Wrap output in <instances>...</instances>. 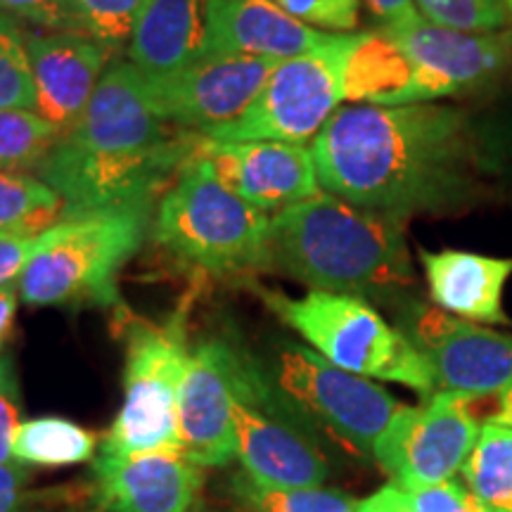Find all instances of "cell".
<instances>
[{
  "label": "cell",
  "instance_id": "obj_4",
  "mask_svg": "<svg viewBox=\"0 0 512 512\" xmlns=\"http://www.w3.org/2000/svg\"><path fill=\"white\" fill-rule=\"evenodd\" d=\"M271 221L230 192L209 159L195 152L157 204L152 240L204 275L252 278L271 273Z\"/></svg>",
  "mask_w": 512,
  "mask_h": 512
},
{
  "label": "cell",
  "instance_id": "obj_22",
  "mask_svg": "<svg viewBox=\"0 0 512 512\" xmlns=\"http://www.w3.org/2000/svg\"><path fill=\"white\" fill-rule=\"evenodd\" d=\"M98 451V437L67 418L43 415L19 427L12 456L22 465L69 467L88 463Z\"/></svg>",
  "mask_w": 512,
  "mask_h": 512
},
{
  "label": "cell",
  "instance_id": "obj_26",
  "mask_svg": "<svg viewBox=\"0 0 512 512\" xmlns=\"http://www.w3.org/2000/svg\"><path fill=\"white\" fill-rule=\"evenodd\" d=\"M230 491L249 512H356L358 505V501L337 489H283L256 482L245 472L233 479Z\"/></svg>",
  "mask_w": 512,
  "mask_h": 512
},
{
  "label": "cell",
  "instance_id": "obj_29",
  "mask_svg": "<svg viewBox=\"0 0 512 512\" xmlns=\"http://www.w3.org/2000/svg\"><path fill=\"white\" fill-rule=\"evenodd\" d=\"M147 0H74L79 34L100 41L110 50L124 46Z\"/></svg>",
  "mask_w": 512,
  "mask_h": 512
},
{
  "label": "cell",
  "instance_id": "obj_34",
  "mask_svg": "<svg viewBox=\"0 0 512 512\" xmlns=\"http://www.w3.org/2000/svg\"><path fill=\"white\" fill-rule=\"evenodd\" d=\"M22 406H19V380L15 358L0 354V463H15L12 446L22 427Z\"/></svg>",
  "mask_w": 512,
  "mask_h": 512
},
{
  "label": "cell",
  "instance_id": "obj_5",
  "mask_svg": "<svg viewBox=\"0 0 512 512\" xmlns=\"http://www.w3.org/2000/svg\"><path fill=\"white\" fill-rule=\"evenodd\" d=\"M152 228V202L62 216L19 278L27 306H119V273Z\"/></svg>",
  "mask_w": 512,
  "mask_h": 512
},
{
  "label": "cell",
  "instance_id": "obj_8",
  "mask_svg": "<svg viewBox=\"0 0 512 512\" xmlns=\"http://www.w3.org/2000/svg\"><path fill=\"white\" fill-rule=\"evenodd\" d=\"M361 34H335L311 53L278 62L259 98L238 121L216 131V143L278 140L313 143L344 102H354V55Z\"/></svg>",
  "mask_w": 512,
  "mask_h": 512
},
{
  "label": "cell",
  "instance_id": "obj_37",
  "mask_svg": "<svg viewBox=\"0 0 512 512\" xmlns=\"http://www.w3.org/2000/svg\"><path fill=\"white\" fill-rule=\"evenodd\" d=\"M356 512H408V496L399 484H384L373 496L358 501Z\"/></svg>",
  "mask_w": 512,
  "mask_h": 512
},
{
  "label": "cell",
  "instance_id": "obj_21",
  "mask_svg": "<svg viewBox=\"0 0 512 512\" xmlns=\"http://www.w3.org/2000/svg\"><path fill=\"white\" fill-rule=\"evenodd\" d=\"M202 48L204 0H147L128 38V62L145 76H169L200 60Z\"/></svg>",
  "mask_w": 512,
  "mask_h": 512
},
{
  "label": "cell",
  "instance_id": "obj_3",
  "mask_svg": "<svg viewBox=\"0 0 512 512\" xmlns=\"http://www.w3.org/2000/svg\"><path fill=\"white\" fill-rule=\"evenodd\" d=\"M271 259V273H283L309 290L394 309L415 299L418 287L406 221L325 190L273 216Z\"/></svg>",
  "mask_w": 512,
  "mask_h": 512
},
{
  "label": "cell",
  "instance_id": "obj_25",
  "mask_svg": "<svg viewBox=\"0 0 512 512\" xmlns=\"http://www.w3.org/2000/svg\"><path fill=\"white\" fill-rule=\"evenodd\" d=\"M60 138L34 110H0V174L38 171Z\"/></svg>",
  "mask_w": 512,
  "mask_h": 512
},
{
  "label": "cell",
  "instance_id": "obj_11",
  "mask_svg": "<svg viewBox=\"0 0 512 512\" xmlns=\"http://www.w3.org/2000/svg\"><path fill=\"white\" fill-rule=\"evenodd\" d=\"M377 31L392 41L406 62L408 83L399 105L491 91L512 69L510 31L472 34L439 27L422 15Z\"/></svg>",
  "mask_w": 512,
  "mask_h": 512
},
{
  "label": "cell",
  "instance_id": "obj_13",
  "mask_svg": "<svg viewBox=\"0 0 512 512\" xmlns=\"http://www.w3.org/2000/svg\"><path fill=\"white\" fill-rule=\"evenodd\" d=\"M399 328L430 363L437 392L467 399L501 394L512 382V335L456 318L439 306L411 299Z\"/></svg>",
  "mask_w": 512,
  "mask_h": 512
},
{
  "label": "cell",
  "instance_id": "obj_14",
  "mask_svg": "<svg viewBox=\"0 0 512 512\" xmlns=\"http://www.w3.org/2000/svg\"><path fill=\"white\" fill-rule=\"evenodd\" d=\"M275 67L278 60L266 57H200L176 74L147 76V83L164 119L209 138L252 107Z\"/></svg>",
  "mask_w": 512,
  "mask_h": 512
},
{
  "label": "cell",
  "instance_id": "obj_19",
  "mask_svg": "<svg viewBox=\"0 0 512 512\" xmlns=\"http://www.w3.org/2000/svg\"><path fill=\"white\" fill-rule=\"evenodd\" d=\"M325 34L287 15L273 0H204L202 57H266L290 60L330 41Z\"/></svg>",
  "mask_w": 512,
  "mask_h": 512
},
{
  "label": "cell",
  "instance_id": "obj_31",
  "mask_svg": "<svg viewBox=\"0 0 512 512\" xmlns=\"http://www.w3.org/2000/svg\"><path fill=\"white\" fill-rule=\"evenodd\" d=\"M408 496V512H491L465 484L448 482L403 489Z\"/></svg>",
  "mask_w": 512,
  "mask_h": 512
},
{
  "label": "cell",
  "instance_id": "obj_28",
  "mask_svg": "<svg viewBox=\"0 0 512 512\" xmlns=\"http://www.w3.org/2000/svg\"><path fill=\"white\" fill-rule=\"evenodd\" d=\"M415 8L427 22L472 34H498L510 22L505 0H415Z\"/></svg>",
  "mask_w": 512,
  "mask_h": 512
},
{
  "label": "cell",
  "instance_id": "obj_27",
  "mask_svg": "<svg viewBox=\"0 0 512 512\" xmlns=\"http://www.w3.org/2000/svg\"><path fill=\"white\" fill-rule=\"evenodd\" d=\"M0 110L36 112L29 34L15 17L5 12H0Z\"/></svg>",
  "mask_w": 512,
  "mask_h": 512
},
{
  "label": "cell",
  "instance_id": "obj_2",
  "mask_svg": "<svg viewBox=\"0 0 512 512\" xmlns=\"http://www.w3.org/2000/svg\"><path fill=\"white\" fill-rule=\"evenodd\" d=\"M200 140L164 119L147 76L119 60L107 67L86 112L36 176L62 197V216L152 202L195 157Z\"/></svg>",
  "mask_w": 512,
  "mask_h": 512
},
{
  "label": "cell",
  "instance_id": "obj_10",
  "mask_svg": "<svg viewBox=\"0 0 512 512\" xmlns=\"http://www.w3.org/2000/svg\"><path fill=\"white\" fill-rule=\"evenodd\" d=\"M235 448L242 470L256 482L283 489L323 486L330 463L318 439L273 392L259 358L238 347L233 380Z\"/></svg>",
  "mask_w": 512,
  "mask_h": 512
},
{
  "label": "cell",
  "instance_id": "obj_1",
  "mask_svg": "<svg viewBox=\"0 0 512 512\" xmlns=\"http://www.w3.org/2000/svg\"><path fill=\"white\" fill-rule=\"evenodd\" d=\"M311 152L320 190L401 221L460 216L501 195L479 121L444 102H351Z\"/></svg>",
  "mask_w": 512,
  "mask_h": 512
},
{
  "label": "cell",
  "instance_id": "obj_24",
  "mask_svg": "<svg viewBox=\"0 0 512 512\" xmlns=\"http://www.w3.org/2000/svg\"><path fill=\"white\" fill-rule=\"evenodd\" d=\"M62 214V197L38 176L0 174V235L43 233Z\"/></svg>",
  "mask_w": 512,
  "mask_h": 512
},
{
  "label": "cell",
  "instance_id": "obj_16",
  "mask_svg": "<svg viewBox=\"0 0 512 512\" xmlns=\"http://www.w3.org/2000/svg\"><path fill=\"white\" fill-rule=\"evenodd\" d=\"M197 155L209 159L230 192L268 216L311 200L320 192L316 159L306 145L278 140L216 143L202 136Z\"/></svg>",
  "mask_w": 512,
  "mask_h": 512
},
{
  "label": "cell",
  "instance_id": "obj_9",
  "mask_svg": "<svg viewBox=\"0 0 512 512\" xmlns=\"http://www.w3.org/2000/svg\"><path fill=\"white\" fill-rule=\"evenodd\" d=\"M183 318L176 313L166 325H155L124 316V401L102 441V453L131 456L181 448L176 403L190 356Z\"/></svg>",
  "mask_w": 512,
  "mask_h": 512
},
{
  "label": "cell",
  "instance_id": "obj_36",
  "mask_svg": "<svg viewBox=\"0 0 512 512\" xmlns=\"http://www.w3.org/2000/svg\"><path fill=\"white\" fill-rule=\"evenodd\" d=\"M0 512H41L27 491V470L17 460L0 463Z\"/></svg>",
  "mask_w": 512,
  "mask_h": 512
},
{
  "label": "cell",
  "instance_id": "obj_41",
  "mask_svg": "<svg viewBox=\"0 0 512 512\" xmlns=\"http://www.w3.org/2000/svg\"><path fill=\"white\" fill-rule=\"evenodd\" d=\"M505 8H508V17H510V22H512V0H505Z\"/></svg>",
  "mask_w": 512,
  "mask_h": 512
},
{
  "label": "cell",
  "instance_id": "obj_38",
  "mask_svg": "<svg viewBox=\"0 0 512 512\" xmlns=\"http://www.w3.org/2000/svg\"><path fill=\"white\" fill-rule=\"evenodd\" d=\"M370 15H373L380 27H389V24L406 22L415 15H420L415 8V0H363Z\"/></svg>",
  "mask_w": 512,
  "mask_h": 512
},
{
  "label": "cell",
  "instance_id": "obj_15",
  "mask_svg": "<svg viewBox=\"0 0 512 512\" xmlns=\"http://www.w3.org/2000/svg\"><path fill=\"white\" fill-rule=\"evenodd\" d=\"M238 344L204 339L190 349L178 387L176 422L181 451L197 467H221L238 456L233 425V380Z\"/></svg>",
  "mask_w": 512,
  "mask_h": 512
},
{
  "label": "cell",
  "instance_id": "obj_30",
  "mask_svg": "<svg viewBox=\"0 0 512 512\" xmlns=\"http://www.w3.org/2000/svg\"><path fill=\"white\" fill-rule=\"evenodd\" d=\"M287 15L325 34H351L358 27L361 0H273Z\"/></svg>",
  "mask_w": 512,
  "mask_h": 512
},
{
  "label": "cell",
  "instance_id": "obj_7",
  "mask_svg": "<svg viewBox=\"0 0 512 512\" xmlns=\"http://www.w3.org/2000/svg\"><path fill=\"white\" fill-rule=\"evenodd\" d=\"M273 392L316 439L373 458L377 439L403 406L368 377L332 366L311 347L280 339L259 358Z\"/></svg>",
  "mask_w": 512,
  "mask_h": 512
},
{
  "label": "cell",
  "instance_id": "obj_6",
  "mask_svg": "<svg viewBox=\"0 0 512 512\" xmlns=\"http://www.w3.org/2000/svg\"><path fill=\"white\" fill-rule=\"evenodd\" d=\"M247 287L273 316L304 339L306 347L332 366L368 380L403 384L425 399L437 392L425 356L403 335L399 325H389L366 299L320 290L292 297L252 280Z\"/></svg>",
  "mask_w": 512,
  "mask_h": 512
},
{
  "label": "cell",
  "instance_id": "obj_23",
  "mask_svg": "<svg viewBox=\"0 0 512 512\" xmlns=\"http://www.w3.org/2000/svg\"><path fill=\"white\" fill-rule=\"evenodd\" d=\"M460 475L491 512H512V427L484 422Z\"/></svg>",
  "mask_w": 512,
  "mask_h": 512
},
{
  "label": "cell",
  "instance_id": "obj_18",
  "mask_svg": "<svg viewBox=\"0 0 512 512\" xmlns=\"http://www.w3.org/2000/svg\"><path fill=\"white\" fill-rule=\"evenodd\" d=\"M112 50L76 31L29 34V60L36 86V112L60 136L69 133L86 112Z\"/></svg>",
  "mask_w": 512,
  "mask_h": 512
},
{
  "label": "cell",
  "instance_id": "obj_35",
  "mask_svg": "<svg viewBox=\"0 0 512 512\" xmlns=\"http://www.w3.org/2000/svg\"><path fill=\"white\" fill-rule=\"evenodd\" d=\"M46 233V230H43ZM43 233H5L0 235V287L15 285L22 278L31 256L38 252Z\"/></svg>",
  "mask_w": 512,
  "mask_h": 512
},
{
  "label": "cell",
  "instance_id": "obj_20",
  "mask_svg": "<svg viewBox=\"0 0 512 512\" xmlns=\"http://www.w3.org/2000/svg\"><path fill=\"white\" fill-rule=\"evenodd\" d=\"M418 259L434 306L470 323L510 325L503 292L512 275V256L420 247Z\"/></svg>",
  "mask_w": 512,
  "mask_h": 512
},
{
  "label": "cell",
  "instance_id": "obj_33",
  "mask_svg": "<svg viewBox=\"0 0 512 512\" xmlns=\"http://www.w3.org/2000/svg\"><path fill=\"white\" fill-rule=\"evenodd\" d=\"M0 12L46 31H76L74 0H0Z\"/></svg>",
  "mask_w": 512,
  "mask_h": 512
},
{
  "label": "cell",
  "instance_id": "obj_32",
  "mask_svg": "<svg viewBox=\"0 0 512 512\" xmlns=\"http://www.w3.org/2000/svg\"><path fill=\"white\" fill-rule=\"evenodd\" d=\"M477 121L498 183H501V188L505 185L512 190V102Z\"/></svg>",
  "mask_w": 512,
  "mask_h": 512
},
{
  "label": "cell",
  "instance_id": "obj_40",
  "mask_svg": "<svg viewBox=\"0 0 512 512\" xmlns=\"http://www.w3.org/2000/svg\"><path fill=\"white\" fill-rule=\"evenodd\" d=\"M486 422H496V425L503 427H512V382L508 387L498 394V403H496V411Z\"/></svg>",
  "mask_w": 512,
  "mask_h": 512
},
{
  "label": "cell",
  "instance_id": "obj_39",
  "mask_svg": "<svg viewBox=\"0 0 512 512\" xmlns=\"http://www.w3.org/2000/svg\"><path fill=\"white\" fill-rule=\"evenodd\" d=\"M22 302L19 299V285H5L0 287V351H3V344L8 342L12 325H15L17 316V304Z\"/></svg>",
  "mask_w": 512,
  "mask_h": 512
},
{
  "label": "cell",
  "instance_id": "obj_12",
  "mask_svg": "<svg viewBox=\"0 0 512 512\" xmlns=\"http://www.w3.org/2000/svg\"><path fill=\"white\" fill-rule=\"evenodd\" d=\"M472 401L434 392L420 406H401L377 439L373 460L401 489L448 482L463 470L482 432Z\"/></svg>",
  "mask_w": 512,
  "mask_h": 512
},
{
  "label": "cell",
  "instance_id": "obj_17",
  "mask_svg": "<svg viewBox=\"0 0 512 512\" xmlns=\"http://www.w3.org/2000/svg\"><path fill=\"white\" fill-rule=\"evenodd\" d=\"M95 496L105 512H192L202 491V467L181 448L93 460Z\"/></svg>",
  "mask_w": 512,
  "mask_h": 512
},
{
  "label": "cell",
  "instance_id": "obj_42",
  "mask_svg": "<svg viewBox=\"0 0 512 512\" xmlns=\"http://www.w3.org/2000/svg\"><path fill=\"white\" fill-rule=\"evenodd\" d=\"M510 38H512V31H510Z\"/></svg>",
  "mask_w": 512,
  "mask_h": 512
}]
</instances>
